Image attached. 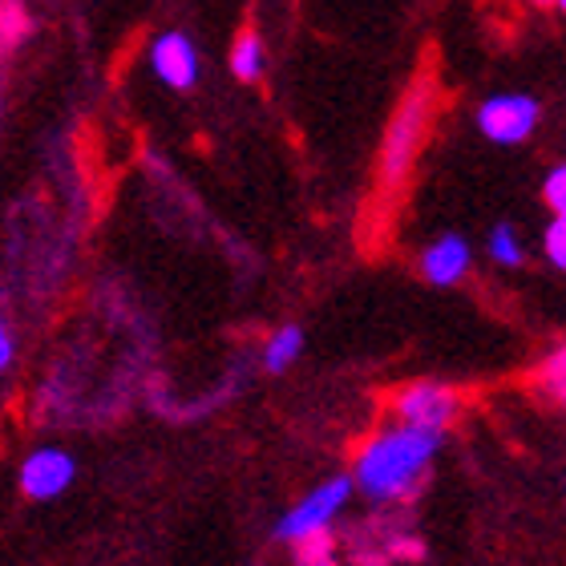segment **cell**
Segmentation results:
<instances>
[{
	"label": "cell",
	"instance_id": "cell-18",
	"mask_svg": "<svg viewBox=\"0 0 566 566\" xmlns=\"http://www.w3.org/2000/svg\"><path fill=\"white\" fill-rule=\"evenodd\" d=\"M534 4H555V0H534Z\"/></svg>",
	"mask_w": 566,
	"mask_h": 566
},
{
	"label": "cell",
	"instance_id": "cell-7",
	"mask_svg": "<svg viewBox=\"0 0 566 566\" xmlns=\"http://www.w3.org/2000/svg\"><path fill=\"white\" fill-rule=\"evenodd\" d=\"M150 70L163 85L187 94L199 82V49L187 33H163L150 45Z\"/></svg>",
	"mask_w": 566,
	"mask_h": 566
},
{
	"label": "cell",
	"instance_id": "cell-16",
	"mask_svg": "<svg viewBox=\"0 0 566 566\" xmlns=\"http://www.w3.org/2000/svg\"><path fill=\"white\" fill-rule=\"evenodd\" d=\"M12 353H17V348H12V332H9V324H4V316H0V373L12 365Z\"/></svg>",
	"mask_w": 566,
	"mask_h": 566
},
{
	"label": "cell",
	"instance_id": "cell-12",
	"mask_svg": "<svg viewBox=\"0 0 566 566\" xmlns=\"http://www.w3.org/2000/svg\"><path fill=\"white\" fill-rule=\"evenodd\" d=\"M538 385H543V389L566 409V344L543 365V373H538Z\"/></svg>",
	"mask_w": 566,
	"mask_h": 566
},
{
	"label": "cell",
	"instance_id": "cell-8",
	"mask_svg": "<svg viewBox=\"0 0 566 566\" xmlns=\"http://www.w3.org/2000/svg\"><path fill=\"white\" fill-rule=\"evenodd\" d=\"M470 268H473L470 239L453 235V231L437 235L433 243L421 251V275L433 283V287H453V283H461L470 275Z\"/></svg>",
	"mask_w": 566,
	"mask_h": 566
},
{
	"label": "cell",
	"instance_id": "cell-5",
	"mask_svg": "<svg viewBox=\"0 0 566 566\" xmlns=\"http://www.w3.org/2000/svg\"><path fill=\"white\" fill-rule=\"evenodd\" d=\"M392 409H397V417H401L405 424L446 433L461 413V397L449 389V385H441V380H417V385L397 392V405H392Z\"/></svg>",
	"mask_w": 566,
	"mask_h": 566
},
{
	"label": "cell",
	"instance_id": "cell-3",
	"mask_svg": "<svg viewBox=\"0 0 566 566\" xmlns=\"http://www.w3.org/2000/svg\"><path fill=\"white\" fill-rule=\"evenodd\" d=\"M353 478L336 473L328 482H319L316 490H307L280 522H275V538L280 543H304L312 534H328V526L344 514V506L353 502Z\"/></svg>",
	"mask_w": 566,
	"mask_h": 566
},
{
	"label": "cell",
	"instance_id": "cell-13",
	"mask_svg": "<svg viewBox=\"0 0 566 566\" xmlns=\"http://www.w3.org/2000/svg\"><path fill=\"white\" fill-rule=\"evenodd\" d=\"M543 202L555 211V219H566V163L555 166L543 182Z\"/></svg>",
	"mask_w": 566,
	"mask_h": 566
},
{
	"label": "cell",
	"instance_id": "cell-17",
	"mask_svg": "<svg viewBox=\"0 0 566 566\" xmlns=\"http://www.w3.org/2000/svg\"><path fill=\"white\" fill-rule=\"evenodd\" d=\"M555 4H558V9H563V12H566V0H555Z\"/></svg>",
	"mask_w": 566,
	"mask_h": 566
},
{
	"label": "cell",
	"instance_id": "cell-4",
	"mask_svg": "<svg viewBox=\"0 0 566 566\" xmlns=\"http://www.w3.org/2000/svg\"><path fill=\"white\" fill-rule=\"evenodd\" d=\"M543 106L531 94H494L478 106V130L482 138H490L494 146H522L538 130Z\"/></svg>",
	"mask_w": 566,
	"mask_h": 566
},
{
	"label": "cell",
	"instance_id": "cell-9",
	"mask_svg": "<svg viewBox=\"0 0 566 566\" xmlns=\"http://www.w3.org/2000/svg\"><path fill=\"white\" fill-rule=\"evenodd\" d=\"M300 353H304V328H300V324H283V328H275L272 336H268V344H263V368H268L272 377H280V373H287V368L300 360Z\"/></svg>",
	"mask_w": 566,
	"mask_h": 566
},
{
	"label": "cell",
	"instance_id": "cell-2",
	"mask_svg": "<svg viewBox=\"0 0 566 566\" xmlns=\"http://www.w3.org/2000/svg\"><path fill=\"white\" fill-rule=\"evenodd\" d=\"M433 82L421 77V82L409 85L405 102L392 114L389 130H385V146H380V182L389 190H397L413 170L417 154L424 146V134H429V122H433Z\"/></svg>",
	"mask_w": 566,
	"mask_h": 566
},
{
	"label": "cell",
	"instance_id": "cell-11",
	"mask_svg": "<svg viewBox=\"0 0 566 566\" xmlns=\"http://www.w3.org/2000/svg\"><path fill=\"white\" fill-rule=\"evenodd\" d=\"M485 251H490V260L502 263V268H522V263H526V243H522V231L514 223L490 227Z\"/></svg>",
	"mask_w": 566,
	"mask_h": 566
},
{
	"label": "cell",
	"instance_id": "cell-15",
	"mask_svg": "<svg viewBox=\"0 0 566 566\" xmlns=\"http://www.w3.org/2000/svg\"><path fill=\"white\" fill-rule=\"evenodd\" d=\"M295 546H300V566H332V543L324 534H312Z\"/></svg>",
	"mask_w": 566,
	"mask_h": 566
},
{
	"label": "cell",
	"instance_id": "cell-1",
	"mask_svg": "<svg viewBox=\"0 0 566 566\" xmlns=\"http://www.w3.org/2000/svg\"><path fill=\"white\" fill-rule=\"evenodd\" d=\"M441 437L433 429H417V424H389L380 429L377 437H368V446L356 453L353 465V490L365 494L368 502L377 506H392V502H405L417 485L424 482V473L433 465L437 449H441Z\"/></svg>",
	"mask_w": 566,
	"mask_h": 566
},
{
	"label": "cell",
	"instance_id": "cell-14",
	"mask_svg": "<svg viewBox=\"0 0 566 566\" xmlns=\"http://www.w3.org/2000/svg\"><path fill=\"white\" fill-rule=\"evenodd\" d=\"M543 251L546 260H551V268L566 272V219H551V227H546L543 235Z\"/></svg>",
	"mask_w": 566,
	"mask_h": 566
},
{
	"label": "cell",
	"instance_id": "cell-6",
	"mask_svg": "<svg viewBox=\"0 0 566 566\" xmlns=\"http://www.w3.org/2000/svg\"><path fill=\"white\" fill-rule=\"evenodd\" d=\"M17 478H21L24 497L53 502V497H61L73 485L77 461H73V453H65V449H57V446H41L21 461V473H17Z\"/></svg>",
	"mask_w": 566,
	"mask_h": 566
},
{
	"label": "cell",
	"instance_id": "cell-10",
	"mask_svg": "<svg viewBox=\"0 0 566 566\" xmlns=\"http://www.w3.org/2000/svg\"><path fill=\"white\" fill-rule=\"evenodd\" d=\"M263 70H268V49H263L260 33H243L231 45V73L239 82H260Z\"/></svg>",
	"mask_w": 566,
	"mask_h": 566
}]
</instances>
